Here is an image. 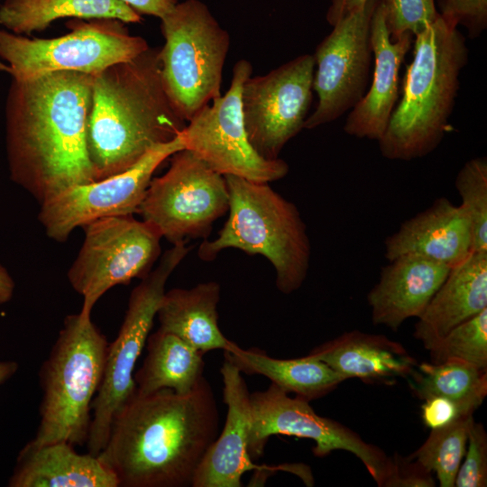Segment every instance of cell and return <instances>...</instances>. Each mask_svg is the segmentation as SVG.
<instances>
[{"mask_svg":"<svg viewBox=\"0 0 487 487\" xmlns=\"http://www.w3.org/2000/svg\"><path fill=\"white\" fill-rule=\"evenodd\" d=\"M93 76L57 71L13 79L5 106L10 177L40 204L94 181L87 133Z\"/></svg>","mask_w":487,"mask_h":487,"instance_id":"1","label":"cell"},{"mask_svg":"<svg viewBox=\"0 0 487 487\" xmlns=\"http://www.w3.org/2000/svg\"><path fill=\"white\" fill-rule=\"evenodd\" d=\"M218 430L217 403L204 377L187 394L164 389L135 395L115 418L97 456L119 487L191 486Z\"/></svg>","mask_w":487,"mask_h":487,"instance_id":"2","label":"cell"},{"mask_svg":"<svg viewBox=\"0 0 487 487\" xmlns=\"http://www.w3.org/2000/svg\"><path fill=\"white\" fill-rule=\"evenodd\" d=\"M160 49L93 76L87 144L94 180L123 172L186 125L162 86Z\"/></svg>","mask_w":487,"mask_h":487,"instance_id":"3","label":"cell"},{"mask_svg":"<svg viewBox=\"0 0 487 487\" xmlns=\"http://www.w3.org/2000/svg\"><path fill=\"white\" fill-rule=\"evenodd\" d=\"M402 96L378 141L381 155L412 161L432 152L447 129L468 61L464 36L441 15L414 36Z\"/></svg>","mask_w":487,"mask_h":487,"instance_id":"4","label":"cell"},{"mask_svg":"<svg viewBox=\"0 0 487 487\" xmlns=\"http://www.w3.org/2000/svg\"><path fill=\"white\" fill-rule=\"evenodd\" d=\"M229 192L228 218L214 240H204L198 254L213 261L226 248L260 254L273 266L276 287L289 295L308 275L311 246L297 206L269 183L225 176Z\"/></svg>","mask_w":487,"mask_h":487,"instance_id":"5","label":"cell"},{"mask_svg":"<svg viewBox=\"0 0 487 487\" xmlns=\"http://www.w3.org/2000/svg\"><path fill=\"white\" fill-rule=\"evenodd\" d=\"M108 345L91 316L78 312L66 317L40 372L41 419L27 446L87 443L91 405L103 379Z\"/></svg>","mask_w":487,"mask_h":487,"instance_id":"6","label":"cell"},{"mask_svg":"<svg viewBox=\"0 0 487 487\" xmlns=\"http://www.w3.org/2000/svg\"><path fill=\"white\" fill-rule=\"evenodd\" d=\"M165 43L160 49L164 91L186 123L221 96L230 36L198 0L178 3L161 19Z\"/></svg>","mask_w":487,"mask_h":487,"instance_id":"7","label":"cell"},{"mask_svg":"<svg viewBox=\"0 0 487 487\" xmlns=\"http://www.w3.org/2000/svg\"><path fill=\"white\" fill-rule=\"evenodd\" d=\"M189 249L186 243L172 244L158 266L131 292L118 335L108 345L103 379L91 405L93 416L86 443L91 455L103 450L115 418L135 396V364L150 335L167 280Z\"/></svg>","mask_w":487,"mask_h":487,"instance_id":"8","label":"cell"},{"mask_svg":"<svg viewBox=\"0 0 487 487\" xmlns=\"http://www.w3.org/2000/svg\"><path fill=\"white\" fill-rule=\"evenodd\" d=\"M115 19L69 23L70 32L56 38H27L0 29V69L24 80L57 71L95 76L106 68L129 60L150 46L131 35Z\"/></svg>","mask_w":487,"mask_h":487,"instance_id":"9","label":"cell"},{"mask_svg":"<svg viewBox=\"0 0 487 487\" xmlns=\"http://www.w3.org/2000/svg\"><path fill=\"white\" fill-rule=\"evenodd\" d=\"M81 248L68 271L83 299L80 313L91 316L99 299L116 285L144 278L161 253L159 230L133 215L104 217L85 226Z\"/></svg>","mask_w":487,"mask_h":487,"instance_id":"10","label":"cell"},{"mask_svg":"<svg viewBox=\"0 0 487 487\" xmlns=\"http://www.w3.org/2000/svg\"><path fill=\"white\" fill-rule=\"evenodd\" d=\"M228 208L225 176L183 149L171 155L163 175L152 178L138 213L176 244L207 238Z\"/></svg>","mask_w":487,"mask_h":487,"instance_id":"11","label":"cell"},{"mask_svg":"<svg viewBox=\"0 0 487 487\" xmlns=\"http://www.w3.org/2000/svg\"><path fill=\"white\" fill-rule=\"evenodd\" d=\"M252 64L238 60L230 87L225 95L201 107L179 133L184 149L215 171L256 182L269 183L284 178L288 163L262 157L249 142L242 111L241 92L252 76Z\"/></svg>","mask_w":487,"mask_h":487,"instance_id":"12","label":"cell"},{"mask_svg":"<svg viewBox=\"0 0 487 487\" xmlns=\"http://www.w3.org/2000/svg\"><path fill=\"white\" fill-rule=\"evenodd\" d=\"M252 426L248 450L258 459L271 436L284 435L313 440V454L325 457L335 450L354 454L364 464L378 486L382 485L389 456L378 446L365 442L346 426L319 416L309 401L289 393L273 383L265 391L250 394Z\"/></svg>","mask_w":487,"mask_h":487,"instance_id":"13","label":"cell"},{"mask_svg":"<svg viewBox=\"0 0 487 487\" xmlns=\"http://www.w3.org/2000/svg\"><path fill=\"white\" fill-rule=\"evenodd\" d=\"M184 149L180 134L152 147L130 169L77 185L40 204L39 220L47 236L66 241L74 229L104 217L138 213L158 167Z\"/></svg>","mask_w":487,"mask_h":487,"instance_id":"14","label":"cell"},{"mask_svg":"<svg viewBox=\"0 0 487 487\" xmlns=\"http://www.w3.org/2000/svg\"><path fill=\"white\" fill-rule=\"evenodd\" d=\"M315 67L314 56L304 54L244 81L241 102L245 130L262 157L278 159L285 144L304 128Z\"/></svg>","mask_w":487,"mask_h":487,"instance_id":"15","label":"cell"},{"mask_svg":"<svg viewBox=\"0 0 487 487\" xmlns=\"http://www.w3.org/2000/svg\"><path fill=\"white\" fill-rule=\"evenodd\" d=\"M378 0L343 17L313 54V90L318 103L307 117L306 129L335 121L354 108L366 92L372 60L370 28Z\"/></svg>","mask_w":487,"mask_h":487,"instance_id":"16","label":"cell"},{"mask_svg":"<svg viewBox=\"0 0 487 487\" xmlns=\"http://www.w3.org/2000/svg\"><path fill=\"white\" fill-rule=\"evenodd\" d=\"M220 372L224 384V402L227 406L225 426L206 453L191 486L241 487L243 474L252 470L262 475L276 471H289L308 485H312L311 473L304 464L268 466L253 462L248 450L252 426L251 393L243 373L225 356Z\"/></svg>","mask_w":487,"mask_h":487,"instance_id":"17","label":"cell"},{"mask_svg":"<svg viewBox=\"0 0 487 487\" xmlns=\"http://www.w3.org/2000/svg\"><path fill=\"white\" fill-rule=\"evenodd\" d=\"M413 35L404 33L391 41L383 0H378L372 16L370 41L374 69L369 89L351 109L344 130L357 138L379 141L383 135L399 96V73Z\"/></svg>","mask_w":487,"mask_h":487,"instance_id":"18","label":"cell"},{"mask_svg":"<svg viewBox=\"0 0 487 487\" xmlns=\"http://www.w3.org/2000/svg\"><path fill=\"white\" fill-rule=\"evenodd\" d=\"M384 247L388 261L410 254L452 269L473 253L472 227L460 205L439 198L429 207L404 221L386 238Z\"/></svg>","mask_w":487,"mask_h":487,"instance_id":"19","label":"cell"},{"mask_svg":"<svg viewBox=\"0 0 487 487\" xmlns=\"http://www.w3.org/2000/svg\"><path fill=\"white\" fill-rule=\"evenodd\" d=\"M450 270L417 255H401L389 261L367 294L373 325L397 331L407 319L418 318Z\"/></svg>","mask_w":487,"mask_h":487,"instance_id":"20","label":"cell"},{"mask_svg":"<svg viewBox=\"0 0 487 487\" xmlns=\"http://www.w3.org/2000/svg\"><path fill=\"white\" fill-rule=\"evenodd\" d=\"M487 308V252H473L450 270L415 325L428 350L450 330Z\"/></svg>","mask_w":487,"mask_h":487,"instance_id":"21","label":"cell"},{"mask_svg":"<svg viewBox=\"0 0 487 487\" xmlns=\"http://www.w3.org/2000/svg\"><path fill=\"white\" fill-rule=\"evenodd\" d=\"M308 354L346 380L358 378L366 383L391 384L398 378H408L418 364L400 343L358 330L345 332Z\"/></svg>","mask_w":487,"mask_h":487,"instance_id":"22","label":"cell"},{"mask_svg":"<svg viewBox=\"0 0 487 487\" xmlns=\"http://www.w3.org/2000/svg\"><path fill=\"white\" fill-rule=\"evenodd\" d=\"M8 486L119 487V483L97 455L78 454L72 444L58 441L39 447L25 445Z\"/></svg>","mask_w":487,"mask_h":487,"instance_id":"23","label":"cell"},{"mask_svg":"<svg viewBox=\"0 0 487 487\" xmlns=\"http://www.w3.org/2000/svg\"><path fill=\"white\" fill-rule=\"evenodd\" d=\"M220 290L217 282L207 281L165 292L156 316L159 329L179 336L203 354L216 349L225 351L232 341L218 326Z\"/></svg>","mask_w":487,"mask_h":487,"instance_id":"24","label":"cell"},{"mask_svg":"<svg viewBox=\"0 0 487 487\" xmlns=\"http://www.w3.org/2000/svg\"><path fill=\"white\" fill-rule=\"evenodd\" d=\"M224 356L242 373L262 375L286 392L308 401L327 395L346 380L326 363L308 354L277 359L259 349H243L231 342Z\"/></svg>","mask_w":487,"mask_h":487,"instance_id":"25","label":"cell"},{"mask_svg":"<svg viewBox=\"0 0 487 487\" xmlns=\"http://www.w3.org/2000/svg\"><path fill=\"white\" fill-rule=\"evenodd\" d=\"M145 347L143 363L133 374L136 396L164 389L187 394L204 378L203 354L179 336L158 329L148 336Z\"/></svg>","mask_w":487,"mask_h":487,"instance_id":"26","label":"cell"},{"mask_svg":"<svg viewBox=\"0 0 487 487\" xmlns=\"http://www.w3.org/2000/svg\"><path fill=\"white\" fill-rule=\"evenodd\" d=\"M115 19L139 23L142 18L119 0H5L0 5V24L19 35L46 29L60 18Z\"/></svg>","mask_w":487,"mask_h":487,"instance_id":"27","label":"cell"},{"mask_svg":"<svg viewBox=\"0 0 487 487\" xmlns=\"http://www.w3.org/2000/svg\"><path fill=\"white\" fill-rule=\"evenodd\" d=\"M486 371L452 359L439 363H418L408 378L411 391L419 400L446 398L464 416L473 415L487 395Z\"/></svg>","mask_w":487,"mask_h":487,"instance_id":"28","label":"cell"},{"mask_svg":"<svg viewBox=\"0 0 487 487\" xmlns=\"http://www.w3.org/2000/svg\"><path fill=\"white\" fill-rule=\"evenodd\" d=\"M473 421V415H464L446 426L431 429L427 440L408 457L435 473L441 487H454Z\"/></svg>","mask_w":487,"mask_h":487,"instance_id":"29","label":"cell"},{"mask_svg":"<svg viewBox=\"0 0 487 487\" xmlns=\"http://www.w3.org/2000/svg\"><path fill=\"white\" fill-rule=\"evenodd\" d=\"M473 234V252H487V159H471L455 180Z\"/></svg>","mask_w":487,"mask_h":487,"instance_id":"30","label":"cell"},{"mask_svg":"<svg viewBox=\"0 0 487 487\" xmlns=\"http://www.w3.org/2000/svg\"><path fill=\"white\" fill-rule=\"evenodd\" d=\"M428 351L434 363L455 359L487 370V308L454 327Z\"/></svg>","mask_w":487,"mask_h":487,"instance_id":"31","label":"cell"},{"mask_svg":"<svg viewBox=\"0 0 487 487\" xmlns=\"http://www.w3.org/2000/svg\"><path fill=\"white\" fill-rule=\"evenodd\" d=\"M383 3L391 41L404 33L415 36L440 15L435 0H383Z\"/></svg>","mask_w":487,"mask_h":487,"instance_id":"32","label":"cell"},{"mask_svg":"<svg viewBox=\"0 0 487 487\" xmlns=\"http://www.w3.org/2000/svg\"><path fill=\"white\" fill-rule=\"evenodd\" d=\"M468 448L461 463L455 486H487V433L481 423L472 422L467 438Z\"/></svg>","mask_w":487,"mask_h":487,"instance_id":"33","label":"cell"},{"mask_svg":"<svg viewBox=\"0 0 487 487\" xmlns=\"http://www.w3.org/2000/svg\"><path fill=\"white\" fill-rule=\"evenodd\" d=\"M439 14L447 22L464 26L471 38L487 26V0H441Z\"/></svg>","mask_w":487,"mask_h":487,"instance_id":"34","label":"cell"},{"mask_svg":"<svg viewBox=\"0 0 487 487\" xmlns=\"http://www.w3.org/2000/svg\"><path fill=\"white\" fill-rule=\"evenodd\" d=\"M433 473L408 456L395 454L389 457L388 471L381 487H433Z\"/></svg>","mask_w":487,"mask_h":487,"instance_id":"35","label":"cell"},{"mask_svg":"<svg viewBox=\"0 0 487 487\" xmlns=\"http://www.w3.org/2000/svg\"><path fill=\"white\" fill-rule=\"evenodd\" d=\"M424 400L421 417L424 424L431 429L446 426L462 416L456 405L446 398L433 396Z\"/></svg>","mask_w":487,"mask_h":487,"instance_id":"36","label":"cell"},{"mask_svg":"<svg viewBox=\"0 0 487 487\" xmlns=\"http://www.w3.org/2000/svg\"><path fill=\"white\" fill-rule=\"evenodd\" d=\"M137 14L157 16L161 19L178 4V0H119Z\"/></svg>","mask_w":487,"mask_h":487,"instance_id":"37","label":"cell"},{"mask_svg":"<svg viewBox=\"0 0 487 487\" xmlns=\"http://www.w3.org/2000/svg\"><path fill=\"white\" fill-rule=\"evenodd\" d=\"M369 0H332L326 14L327 22L333 26L343 17L361 9Z\"/></svg>","mask_w":487,"mask_h":487,"instance_id":"38","label":"cell"},{"mask_svg":"<svg viewBox=\"0 0 487 487\" xmlns=\"http://www.w3.org/2000/svg\"><path fill=\"white\" fill-rule=\"evenodd\" d=\"M14 282L8 271L0 265V305L9 301L14 294Z\"/></svg>","mask_w":487,"mask_h":487,"instance_id":"39","label":"cell"},{"mask_svg":"<svg viewBox=\"0 0 487 487\" xmlns=\"http://www.w3.org/2000/svg\"><path fill=\"white\" fill-rule=\"evenodd\" d=\"M18 370L14 361H0V386L9 380Z\"/></svg>","mask_w":487,"mask_h":487,"instance_id":"40","label":"cell"}]
</instances>
